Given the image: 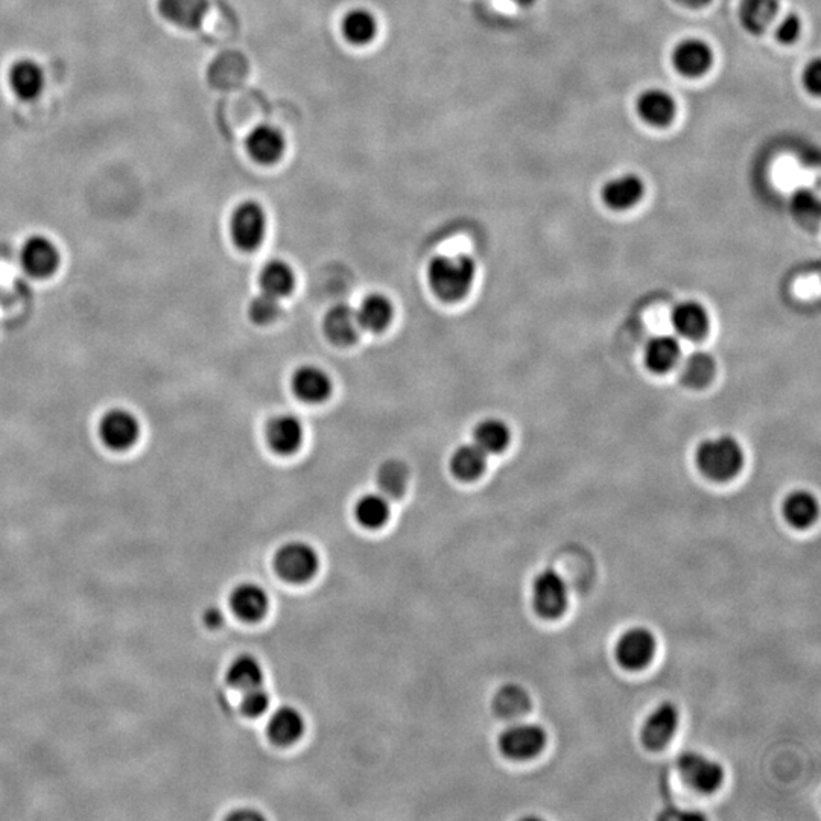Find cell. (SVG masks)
I'll use <instances>...</instances> for the list:
<instances>
[{"mask_svg": "<svg viewBox=\"0 0 821 821\" xmlns=\"http://www.w3.org/2000/svg\"><path fill=\"white\" fill-rule=\"evenodd\" d=\"M428 279L441 300L457 302L472 286L475 264L467 256H438L429 265Z\"/></svg>", "mask_w": 821, "mask_h": 821, "instance_id": "1", "label": "cell"}, {"mask_svg": "<svg viewBox=\"0 0 821 821\" xmlns=\"http://www.w3.org/2000/svg\"><path fill=\"white\" fill-rule=\"evenodd\" d=\"M744 463V454L738 441L730 437L707 440L698 447V469L707 478L715 481H727L738 475Z\"/></svg>", "mask_w": 821, "mask_h": 821, "instance_id": "2", "label": "cell"}, {"mask_svg": "<svg viewBox=\"0 0 821 821\" xmlns=\"http://www.w3.org/2000/svg\"><path fill=\"white\" fill-rule=\"evenodd\" d=\"M318 555L312 546L303 542H292L277 552L274 566L283 580L291 583H305L318 571Z\"/></svg>", "mask_w": 821, "mask_h": 821, "instance_id": "3", "label": "cell"}, {"mask_svg": "<svg viewBox=\"0 0 821 821\" xmlns=\"http://www.w3.org/2000/svg\"><path fill=\"white\" fill-rule=\"evenodd\" d=\"M534 609L545 619H557L568 609V586L557 572L537 575L533 586Z\"/></svg>", "mask_w": 821, "mask_h": 821, "instance_id": "4", "label": "cell"}, {"mask_svg": "<svg viewBox=\"0 0 821 821\" xmlns=\"http://www.w3.org/2000/svg\"><path fill=\"white\" fill-rule=\"evenodd\" d=\"M267 230L265 210L253 201L241 204L232 216V236L241 250L253 251L264 241Z\"/></svg>", "mask_w": 821, "mask_h": 821, "instance_id": "5", "label": "cell"}, {"mask_svg": "<svg viewBox=\"0 0 821 821\" xmlns=\"http://www.w3.org/2000/svg\"><path fill=\"white\" fill-rule=\"evenodd\" d=\"M545 745V730L534 724H516L508 727L499 738L501 752L507 758L516 761L534 758L545 749Z\"/></svg>", "mask_w": 821, "mask_h": 821, "instance_id": "6", "label": "cell"}, {"mask_svg": "<svg viewBox=\"0 0 821 821\" xmlns=\"http://www.w3.org/2000/svg\"><path fill=\"white\" fill-rule=\"evenodd\" d=\"M677 765L683 780L700 793H714L723 783L724 771L721 765L701 753H685L680 756Z\"/></svg>", "mask_w": 821, "mask_h": 821, "instance_id": "7", "label": "cell"}, {"mask_svg": "<svg viewBox=\"0 0 821 821\" xmlns=\"http://www.w3.org/2000/svg\"><path fill=\"white\" fill-rule=\"evenodd\" d=\"M656 654V638L647 628H631L616 644V659L624 668L636 671L650 665Z\"/></svg>", "mask_w": 821, "mask_h": 821, "instance_id": "8", "label": "cell"}, {"mask_svg": "<svg viewBox=\"0 0 821 821\" xmlns=\"http://www.w3.org/2000/svg\"><path fill=\"white\" fill-rule=\"evenodd\" d=\"M99 434L105 446L115 451H124L139 438V422L125 409H113L102 417Z\"/></svg>", "mask_w": 821, "mask_h": 821, "instance_id": "9", "label": "cell"}, {"mask_svg": "<svg viewBox=\"0 0 821 821\" xmlns=\"http://www.w3.org/2000/svg\"><path fill=\"white\" fill-rule=\"evenodd\" d=\"M679 727V712L671 703L660 704L651 712L642 727V742L650 750L665 749Z\"/></svg>", "mask_w": 821, "mask_h": 821, "instance_id": "10", "label": "cell"}, {"mask_svg": "<svg viewBox=\"0 0 821 821\" xmlns=\"http://www.w3.org/2000/svg\"><path fill=\"white\" fill-rule=\"evenodd\" d=\"M674 69L688 78H698L714 63V52L711 46L700 39L682 40L671 54Z\"/></svg>", "mask_w": 821, "mask_h": 821, "instance_id": "11", "label": "cell"}, {"mask_svg": "<svg viewBox=\"0 0 821 821\" xmlns=\"http://www.w3.org/2000/svg\"><path fill=\"white\" fill-rule=\"evenodd\" d=\"M22 264L31 276L49 277L60 265V253L45 236H32L23 245Z\"/></svg>", "mask_w": 821, "mask_h": 821, "instance_id": "12", "label": "cell"}, {"mask_svg": "<svg viewBox=\"0 0 821 821\" xmlns=\"http://www.w3.org/2000/svg\"><path fill=\"white\" fill-rule=\"evenodd\" d=\"M636 110L641 119L653 127H666L676 118V99L666 90L647 89L636 99Z\"/></svg>", "mask_w": 821, "mask_h": 821, "instance_id": "13", "label": "cell"}, {"mask_svg": "<svg viewBox=\"0 0 821 821\" xmlns=\"http://www.w3.org/2000/svg\"><path fill=\"white\" fill-rule=\"evenodd\" d=\"M11 90L22 101H34L45 90V72L39 63L29 58L16 61L8 73Z\"/></svg>", "mask_w": 821, "mask_h": 821, "instance_id": "14", "label": "cell"}, {"mask_svg": "<svg viewBox=\"0 0 821 821\" xmlns=\"http://www.w3.org/2000/svg\"><path fill=\"white\" fill-rule=\"evenodd\" d=\"M285 137L271 125H260L247 139L250 156L262 165H273L285 153Z\"/></svg>", "mask_w": 821, "mask_h": 821, "instance_id": "15", "label": "cell"}, {"mask_svg": "<svg viewBox=\"0 0 821 821\" xmlns=\"http://www.w3.org/2000/svg\"><path fill=\"white\" fill-rule=\"evenodd\" d=\"M163 19L181 29H197L209 11V0H159Z\"/></svg>", "mask_w": 821, "mask_h": 821, "instance_id": "16", "label": "cell"}, {"mask_svg": "<svg viewBox=\"0 0 821 821\" xmlns=\"http://www.w3.org/2000/svg\"><path fill=\"white\" fill-rule=\"evenodd\" d=\"M230 606L244 621H259L267 613L270 601L267 592L257 584L245 583L236 587L230 596Z\"/></svg>", "mask_w": 821, "mask_h": 821, "instance_id": "17", "label": "cell"}, {"mask_svg": "<svg viewBox=\"0 0 821 821\" xmlns=\"http://www.w3.org/2000/svg\"><path fill=\"white\" fill-rule=\"evenodd\" d=\"M292 388L300 399L309 403L323 402L332 391V382L326 371L314 365H305L295 371Z\"/></svg>", "mask_w": 821, "mask_h": 821, "instance_id": "18", "label": "cell"}, {"mask_svg": "<svg viewBox=\"0 0 821 821\" xmlns=\"http://www.w3.org/2000/svg\"><path fill=\"white\" fill-rule=\"evenodd\" d=\"M644 183L638 175L625 174L607 181L603 188V200L616 210L630 209L644 195Z\"/></svg>", "mask_w": 821, "mask_h": 821, "instance_id": "19", "label": "cell"}, {"mask_svg": "<svg viewBox=\"0 0 821 821\" xmlns=\"http://www.w3.org/2000/svg\"><path fill=\"white\" fill-rule=\"evenodd\" d=\"M359 321L350 306L337 305L324 318V332L338 346H349L358 338Z\"/></svg>", "mask_w": 821, "mask_h": 821, "instance_id": "20", "label": "cell"}, {"mask_svg": "<svg viewBox=\"0 0 821 821\" xmlns=\"http://www.w3.org/2000/svg\"><path fill=\"white\" fill-rule=\"evenodd\" d=\"M268 441L274 451L289 455L297 451L303 440V426L292 416L276 417L268 426Z\"/></svg>", "mask_w": 821, "mask_h": 821, "instance_id": "21", "label": "cell"}, {"mask_svg": "<svg viewBox=\"0 0 821 821\" xmlns=\"http://www.w3.org/2000/svg\"><path fill=\"white\" fill-rule=\"evenodd\" d=\"M779 11L777 0H742L739 20L750 34H764Z\"/></svg>", "mask_w": 821, "mask_h": 821, "instance_id": "22", "label": "cell"}, {"mask_svg": "<svg viewBox=\"0 0 821 821\" xmlns=\"http://www.w3.org/2000/svg\"><path fill=\"white\" fill-rule=\"evenodd\" d=\"M303 730H305V721H303L302 714L289 706L277 709L268 724L270 738L279 745H289L297 741L302 736Z\"/></svg>", "mask_w": 821, "mask_h": 821, "instance_id": "23", "label": "cell"}, {"mask_svg": "<svg viewBox=\"0 0 821 821\" xmlns=\"http://www.w3.org/2000/svg\"><path fill=\"white\" fill-rule=\"evenodd\" d=\"M673 324L682 337L698 340L707 332L709 318L700 303L685 302L674 308Z\"/></svg>", "mask_w": 821, "mask_h": 821, "instance_id": "24", "label": "cell"}, {"mask_svg": "<svg viewBox=\"0 0 821 821\" xmlns=\"http://www.w3.org/2000/svg\"><path fill=\"white\" fill-rule=\"evenodd\" d=\"M359 326L371 332H381L393 318V306L384 295L373 294L365 298L356 311Z\"/></svg>", "mask_w": 821, "mask_h": 821, "instance_id": "25", "label": "cell"}, {"mask_svg": "<svg viewBox=\"0 0 821 821\" xmlns=\"http://www.w3.org/2000/svg\"><path fill=\"white\" fill-rule=\"evenodd\" d=\"M493 709L499 717L516 720L524 717L531 709L528 692L522 686L505 685L496 692Z\"/></svg>", "mask_w": 821, "mask_h": 821, "instance_id": "26", "label": "cell"}, {"mask_svg": "<svg viewBox=\"0 0 821 821\" xmlns=\"http://www.w3.org/2000/svg\"><path fill=\"white\" fill-rule=\"evenodd\" d=\"M682 349L673 337L653 338L645 349V362L656 373H665L679 362Z\"/></svg>", "mask_w": 821, "mask_h": 821, "instance_id": "27", "label": "cell"}, {"mask_svg": "<svg viewBox=\"0 0 821 821\" xmlns=\"http://www.w3.org/2000/svg\"><path fill=\"white\" fill-rule=\"evenodd\" d=\"M783 514L793 527H809L818 516L817 499L808 492L791 493L783 504Z\"/></svg>", "mask_w": 821, "mask_h": 821, "instance_id": "28", "label": "cell"}, {"mask_svg": "<svg viewBox=\"0 0 821 821\" xmlns=\"http://www.w3.org/2000/svg\"><path fill=\"white\" fill-rule=\"evenodd\" d=\"M343 32L352 45H368L378 34V22L370 11L353 10L344 17Z\"/></svg>", "mask_w": 821, "mask_h": 821, "instance_id": "29", "label": "cell"}, {"mask_svg": "<svg viewBox=\"0 0 821 821\" xmlns=\"http://www.w3.org/2000/svg\"><path fill=\"white\" fill-rule=\"evenodd\" d=\"M487 464V454L481 451L475 443L461 446L452 457V472L463 481H473L484 472Z\"/></svg>", "mask_w": 821, "mask_h": 821, "instance_id": "30", "label": "cell"}, {"mask_svg": "<svg viewBox=\"0 0 821 821\" xmlns=\"http://www.w3.org/2000/svg\"><path fill=\"white\" fill-rule=\"evenodd\" d=\"M295 277L291 267L280 260H273L260 273V286L265 294L282 298L294 289Z\"/></svg>", "mask_w": 821, "mask_h": 821, "instance_id": "31", "label": "cell"}, {"mask_svg": "<svg viewBox=\"0 0 821 821\" xmlns=\"http://www.w3.org/2000/svg\"><path fill=\"white\" fill-rule=\"evenodd\" d=\"M390 517V502L385 495H365L356 504V519L365 528H381Z\"/></svg>", "mask_w": 821, "mask_h": 821, "instance_id": "32", "label": "cell"}, {"mask_svg": "<svg viewBox=\"0 0 821 821\" xmlns=\"http://www.w3.org/2000/svg\"><path fill=\"white\" fill-rule=\"evenodd\" d=\"M683 384L692 388L706 387L714 379L715 361L711 355L698 352L685 359L682 365Z\"/></svg>", "mask_w": 821, "mask_h": 821, "instance_id": "33", "label": "cell"}, {"mask_svg": "<svg viewBox=\"0 0 821 821\" xmlns=\"http://www.w3.org/2000/svg\"><path fill=\"white\" fill-rule=\"evenodd\" d=\"M473 437H475L476 446L485 454H498L507 447L510 441V431L505 423L490 419L476 426Z\"/></svg>", "mask_w": 821, "mask_h": 821, "instance_id": "34", "label": "cell"}, {"mask_svg": "<svg viewBox=\"0 0 821 821\" xmlns=\"http://www.w3.org/2000/svg\"><path fill=\"white\" fill-rule=\"evenodd\" d=\"M262 679H264V671L253 656L238 657L227 671V680L230 685L242 691L259 686Z\"/></svg>", "mask_w": 821, "mask_h": 821, "instance_id": "35", "label": "cell"}, {"mask_svg": "<svg viewBox=\"0 0 821 821\" xmlns=\"http://www.w3.org/2000/svg\"><path fill=\"white\" fill-rule=\"evenodd\" d=\"M409 481V470L400 461L390 460L382 464L378 472V484L382 495L387 498H400L406 492Z\"/></svg>", "mask_w": 821, "mask_h": 821, "instance_id": "36", "label": "cell"}, {"mask_svg": "<svg viewBox=\"0 0 821 821\" xmlns=\"http://www.w3.org/2000/svg\"><path fill=\"white\" fill-rule=\"evenodd\" d=\"M791 212L805 227H815L820 221V201L809 189H799L791 197Z\"/></svg>", "mask_w": 821, "mask_h": 821, "instance_id": "37", "label": "cell"}, {"mask_svg": "<svg viewBox=\"0 0 821 821\" xmlns=\"http://www.w3.org/2000/svg\"><path fill=\"white\" fill-rule=\"evenodd\" d=\"M280 311H282L280 298L265 294V292L257 295L250 305V317L256 324L273 323L279 317Z\"/></svg>", "mask_w": 821, "mask_h": 821, "instance_id": "38", "label": "cell"}, {"mask_svg": "<svg viewBox=\"0 0 821 821\" xmlns=\"http://www.w3.org/2000/svg\"><path fill=\"white\" fill-rule=\"evenodd\" d=\"M244 698H242V711L248 717H259L265 714L268 706H270V695L264 688L254 686V688L244 691Z\"/></svg>", "mask_w": 821, "mask_h": 821, "instance_id": "39", "label": "cell"}, {"mask_svg": "<svg viewBox=\"0 0 821 821\" xmlns=\"http://www.w3.org/2000/svg\"><path fill=\"white\" fill-rule=\"evenodd\" d=\"M800 31H802V22L800 17L796 14H788L780 20L776 28V39L782 45H793L799 39Z\"/></svg>", "mask_w": 821, "mask_h": 821, "instance_id": "40", "label": "cell"}, {"mask_svg": "<svg viewBox=\"0 0 821 821\" xmlns=\"http://www.w3.org/2000/svg\"><path fill=\"white\" fill-rule=\"evenodd\" d=\"M803 84L811 95H820L821 92V61L812 60L803 72Z\"/></svg>", "mask_w": 821, "mask_h": 821, "instance_id": "41", "label": "cell"}, {"mask_svg": "<svg viewBox=\"0 0 821 821\" xmlns=\"http://www.w3.org/2000/svg\"><path fill=\"white\" fill-rule=\"evenodd\" d=\"M204 621H206V624L209 625L210 628H218L221 627L222 622H224V615H222L218 607H210V609L204 613Z\"/></svg>", "mask_w": 821, "mask_h": 821, "instance_id": "42", "label": "cell"}, {"mask_svg": "<svg viewBox=\"0 0 821 821\" xmlns=\"http://www.w3.org/2000/svg\"><path fill=\"white\" fill-rule=\"evenodd\" d=\"M676 2L686 8H703L706 7L711 0H676Z\"/></svg>", "mask_w": 821, "mask_h": 821, "instance_id": "43", "label": "cell"}]
</instances>
